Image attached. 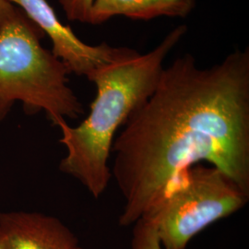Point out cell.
<instances>
[{
  "instance_id": "1",
  "label": "cell",
  "mask_w": 249,
  "mask_h": 249,
  "mask_svg": "<svg viewBox=\"0 0 249 249\" xmlns=\"http://www.w3.org/2000/svg\"><path fill=\"white\" fill-rule=\"evenodd\" d=\"M113 143L120 226L156 204L188 167L208 162L249 191V49L201 69L185 53L163 69L149 99Z\"/></svg>"
},
{
  "instance_id": "2",
  "label": "cell",
  "mask_w": 249,
  "mask_h": 249,
  "mask_svg": "<svg viewBox=\"0 0 249 249\" xmlns=\"http://www.w3.org/2000/svg\"><path fill=\"white\" fill-rule=\"evenodd\" d=\"M182 24L171 31L148 53L137 51L103 66L88 80L96 95L88 116L77 126L64 123L59 142L66 154L59 170L75 178L94 198L107 190L112 178L109 159L118 129L156 88L170 52L187 33Z\"/></svg>"
},
{
  "instance_id": "3",
  "label": "cell",
  "mask_w": 249,
  "mask_h": 249,
  "mask_svg": "<svg viewBox=\"0 0 249 249\" xmlns=\"http://www.w3.org/2000/svg\"><path fill=\"white\" fill-rule=\"evenodd\" d=\"M44 36L18 7L0 32V122L16 103L28 115L44 112L57 127L83 114L81 102L69 86L71 72L42 45Z\"/></svg>"
},
{
  "instance_id": "4",
  "label": "cell",
  "mask_w": 249,
  "mask_h": 249,
  "mask_svg": "<svg viewBox=\"0 0 249 249\" xmlns=\"http://www.w3.org/2000/svg\"><path fill=\"white\" fill-rule=\"evenodd\" d=\"M249 191L213 165L181 172L143 216L154 224L163 249H186L197 233L248 204Z\"/></svg>"
},
{
  "instance_id": "5",
  "label": "cell",
  "mask_w": 249,
  "mask_h": 249,
  "mask_svg": "<svg viewBox=\"0 0 249 249\" xmlns=\"http://www.w3.org/2000/svg\"><path fill=\"white\" fill-rule=\"evenodd\" d=\"M21 9L52 42V53L69 71L87 79L103 66L116 61L136 50L128 47H114L107 43L90 45L82 42L63 24L47 0H9Z\"/></svg>"
},
{
  "instance_id": "6",
  "label": "cell",
  "mask_w": 249,
  "mask_h": 249,
  "mask_svg": "<svg viewBox=\"0 0 249 249\" xmlns=\"http://www.w3.org/2000/svg\"><path fill=\"white\" fill-rule=\"evenodd\" d=\"M0 231L8 249H75L79 241L57 218L28 212L0 213Z\"/></svg>"
},
{
  "instance_id": "7",
  "label": "cell",
  "mask_w": 249,
  "mask_h": 249,
  "mask_svg": "<svg viewBox=\"0 0 249 249\" xmlns=\"http://www.w3.org/2000/svg\"><path fill=\"white\" fill-rule=\"evenodd\" d=\"M196 5V0H95L89 24H102L116 16L140 20L187 18Z\"/></svg>"
},
{
  "instance_id": "8",
  "label": "cell",
  "mask_w": 249,
  "mask_h": 249,
  "mask_svg": "<svg viewBox=\"0 0 249 249\" xmlns=\"http://www.w3.org/2000/svg\"><path fill=\"white\" fill-rule=\"evenodd\" d=\"M131 249H163L154 224L142 218L134 223Z\"/></svg>"
},
{
  "instance_id": "9",
  "label": "cell",
  "mask_w": 249,
  "mask_h": 249,
  "mask_svg": "<svg viewBox=\"0 0 249 249\" xmlns=\"http://www.w3.org/2000/svg\"><path fill=\"white\" fill-rule=\"evenodd\" d=\"M66 17L71 21L89 23L95 0H58Z\"/></svg>"
},
{
  "instance_id": "10",
  "label": "cell",
  "mask_w": 249,
  "mask_h": 249,
  "mask_svg": "<svg viewBox=\"0 0 249 249\" xmlns=\"http://www.w3.org/2000/svg\"><path fill=\"white\" fill-rule=\"evenodd\" d=\"M17 7L9 0H0V32L14 15Z\"/></svg>"
},
{
  "instance_id": "11",
  "label": "cell",
  "mask_w": 249,
  "mask_h": 249,
  "mask_svg": "<svg viewBox=\"0 0 249 249\" xmlns=\"http://www.w3.org/2000/svg\"><path fill=\"white\" fill-rule=\"evenodd\" d=\"M0 249H8L4 235L1 231H0Z\"/></svg>"
},
{
  "instance_id": "12",
  "label": "cell",
  "mask_w": 249,
  "mask_h": 249,
  "mask_svg": "<svg viewBox=\"0 0 249 249\" xmlns=\"http://www.w3.org/2000/svg\"><path fill=\"white\" fill-rule=\"evenodd\" d=\"M81 249V248H80V246H79V247H77V248H76V249Z\"/></svg>"
}]
</instances>
